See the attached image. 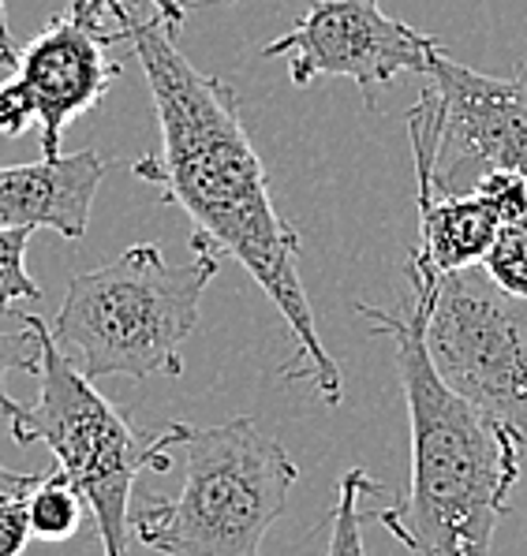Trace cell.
I'll list each match as a JSON object with an SVG mask.
<instances>
[{"instance_id": "1", "label": "cell", "mask_w": 527, "mask_h": 556, "mask_svg": "<svg viewBox=\"0 0 527 556\" xmlns=\"http://www.w3.org/2000/svg\"><path fill=\"white\" fill-rule=\"evenodd\" d=\"M121 23L147 75L161 153H147L131 173L161 191V202L191 217V243H206L243 265L262 288L288 332L296 358L288 381H311L329 407H341L344 378L318 337L308 288L300 280V228L277 210L266 165L254 150L240 113V93L217 75H206L176 49L161 15H135L127 4L109 8Z\"/></svg>"}, {"instance_id": "2", "label": "cell", "mask_w": 527, "mask_h": 556, "mask_svg": "<svg viewBox=\"0 0 527 556\" xmlns=\"http://www.w3.org/2000/svg\"><path fill=\"white\" fill-rule=\"evenodd\" d=\"M404 314L360 303L374 332L389 337L401 366L412 422V482L393 508H374L363 523H381L412 556H490L509 511V490L524 470L520 444L505 426L456 396L427 352V318L438 280H407Z\"/></svg>"}, {"instance_id": "3", "label": "cell", "mask_w": 527, "mask_h": 556, "mask_svg": "<svg viewBox=\"0 0 527 556\" xmlns=\"http://www.w3.org/2000/svg\"><path fill=\"white\" fill-rule=\"evenodd\" d=\"M191 262H168L158 243H139L67 280L49 332L61 348H72L90 381L180 378V348L199 325L202 292L221 265L214 247L191 243Z\"/></svg>"}, {"instance_id": "4", "label": "cell", "mask_w": 527, "mask_h": 556, "mask_svg": "<svg viewBox=\"0 0 527 556\" xmlns=\"http://www.w3.org/2000/svg\"><path fill=\"white\" fill-rule=\"evenodd\" d=\"M176 452L180 493L142 504L131 516L135 538L161 556H259L300 478L280 441L240 415L206 430L176 422Z\"/></svg>"}, {"instance_id": "5", "label": "cell", "mask_w": 527, "mask_h": 556, "mask_svg": "<svg viewBox=\"0 0 527 556\" xmlns=\"http://www.w3.org/2000/svg\"><path fill=\"white\" fill-rule=\"evenodd\" d=\"M38 332V404L20 407L8 418V430L20 448L46 444L57 456V470L83 493L98 542L105 556H127L131 534V497L142 470L168 475L176 452V422L142 433L93 389L49 332V321L30 314Z\"/></svg>"}, {"instance_id": "6", "label": "cell", "mask_w": 527, "mask_h": 556, "mask_svg": "<svg viewBox=\"0 0 527 556\" xmlns=\"http://www.w3.org/2000/svg\"><path fill=\"white\" fill-rule=\"evenodd\" d=\"M427 75L430 87L407 113L415 179L438 194H467L487 173L527 179V64L498 79L438 49Z\"/></svg>"}, {"instance_id": "7", "label": "cell", "mask_w": 527, "mask_h": 556, "mask_svg": "<svg viewBox=\"0 0 527 556\" xmlns=\"http://www.w3.org/2000/svg\"><path fill=\"white\" fill-rule=\"evenodd\" d=\"M427 352L456 396L513 433L527 464V299L501 292L482 265L449 273L430 306Z\"/></svg>"}, {"instance_id": "8", "label": "cell", "mask_w": 527, "mask_h": 556, "mask_svg": "<svg viewBox=\"0 0 527 556\" xmlns=\"http://www.w3.org/2000/svg\"><path fill=\"white\" fill-rule=\"evenodd\" d=\"M121 41H127L121 23L93 15L83 0H67V12L23 41L0 83V135L20 139L38 127L41 161L64 157V131L121 79V60L109 56Z\"/></svg>"}, {"instance_id": "9", "label": "cell", "mask_w": 527, "mask_h": 556, "mask_svg": "<svg viewBox=\"0 0 527 556\" xmlns=\"http://www.w3.org/2000/svg\"><path fill=\"white\" fill-rule=\"evenodd\" d=\"M438 49L430 34L381 12L378 0H308V12L262 56H285L292 87H311L314 79L355 83L363 109L374 113L397 75H427Z\"/></svg>"}, {"instance_id": "10", "label": "cell", "mask_w": 527, "mask_h": 556, "mask_svg": "<svg viewBox=\"0 0 527 556\" xmlns=\"http://www.w3.org/2000/svg\"><path fill=\"white\" fill-rule=\"evenodd\" d=\"M101 179L105 157L93 150L0 168V228H53L64 239H83Z\"/></svg>"}, {"instance_id": "11", "label": "cell", "mask_w": 527, "mask_h": 556, "mask_svg": "<svg viewBox=\"0 0 527 556\" xmlns=\"http://www.w3.org/2000/svg\"><path fill=\"white\" fill-rule=\"evenodd\" d=\"M501 217L479 194H438L419 179V243L407 258V280H441L482 265L494 247Z\"/></svg>"}, {"instance_id": "12", "label": "cell", "mask_w": 527, "mask_h": 556, "mask_svg": "<svg viewBox=\"0 0 527 556\" xmlns=\"http://www.w3.org/2000/svg\"><path fill=\"white\" fill-rule=\"evenodd\" d=\"M27 516L30 534L38 542H67L79 530L83 516H87V501L61 470H53V475L38 478L27 490Z\"/></svg>"}, {"instance_id": "13", "label": "cell", "mask_w": 527, "mask_h": 556, "mask_svg": "<svg viewBox=\"0 0 527 556\" xmlns=\"http://www.w3.org/2000/svg\"><path fill=\"white\" fill-rule=\"evenodd\" d=\"M367 493H381V482H374L363 467H352L341 475L337 482V501L329 511V545L326 556H367L363 545V516H360V501Z\"/></svg>"}, {"instance_id": "14", "label": "cell", "mask_w": 527, "mask_h": 556, "mask_svg": "<svg viewBox=\"0 0 527 556\" xmlns=\"http://www.w3.org/2000/svg\"><path fill=\"white\" fill-rule=\"evenodd\" d=\"M482 269L501 292L527 299V217L498 228V239L482 258Z\"/></svg>"}, {"instance_id": "15", "label": "cell", "mask_w": 527, "mask_h": 556, "mask_svg": "<svg viewBox=\"0 0 527 556\" xmlns=\"http://www.w3.org/2000/svg\"><path fill=\"white\" fill-rule=\"evenodd\" d=\"M27 243L30 228H0V314L41 299V285L27 273Z\"/></svg>"}, {"instance_id": "16", "label": "cell", "mask_w": 527, "mask_h": 556, "mask_svg": "<svg viewBox=\"0 0 527 556\" xmlns=\"http://www.w3.org/2000/svg\"><path fill=\"white\" fill-rule=\"evenodd\" d=\"M12 370L38 374V332H34V325H30V314H23V311H20L15 332H8L4 325H0V415L4 418H12L15 410L23 407L20 400H12L4 389V378Z\"/></svg>"}, {"instance_id": "17", "label": "cell", "mask_w": 527, "mask_h": 556, "mask_svg": "<svg viewBox=\"0 0 527 556\" xmlns=\"http://www.w3.org/2000/svg\"><path fill=\"white\" fill-rule=\"evenodd\" d=\"M472 194L490 202V210L501 217V225H513V220L527 217V179L516 173H487L472 187Z\"/></svg>"}, {"instance_id": "18", "label": "cell", "mask_w": 527, "mask_h": 556, "mask_svg": "<svg viewBox=\"0 0 527 556\" xmlns=\"http://www.w3.org/2000/svg\"><path fill=\"white\" fill-rule=\"evenodd\" d=\"M27 490L0 493V556H23V549L30 545V516H27Z\"/></svg>"}, {"instance_id": "19", "label": "cell", "mask_w": 527, "mask_h": 556, "mask_svg": "<svg viewBox=\"0 0 527 556\" xmlns=\"http://www.w3.org/2000/svg\"><path fill=\"white\" fill-rule=\"evenodd\" d=\"M83 4H87L93 15L109 20V8L127 4V0H83ZM150 4H154V12L161 15V23H165L168 34L176 38V34L184 30V23H187V4H184V0H150Z\"/></svg>"}, {"instance_id": "20", "label": "cell", "mask_w": 527, "mask_h": 556, "mask_svg": "<svg viewBox=\"0 0 527 556\" xmlns=\"http://www.w3.org/2000/svg\"><path fill=\"white\" fill-rule=\"evenodd\" d=\"M15 53H20V41H15L12 30H8V12H4V0H0V64L12 67Z\"/></svg>"}, {"instance_id": "21", "label": "cell", "mask_w": 527, "mask_h": 556, "mask_svg": "<svg viewBox=\"0 0 527 556\" xmlns=\"http://www.w3.org/2000/svg\"><path fill=\"white\" fill-rule=\"evenodd\" d=\"M38 482V475H20V470H8L0 464V485H8V490H20V485H34Z\"/></svg>"}]
</instances>
